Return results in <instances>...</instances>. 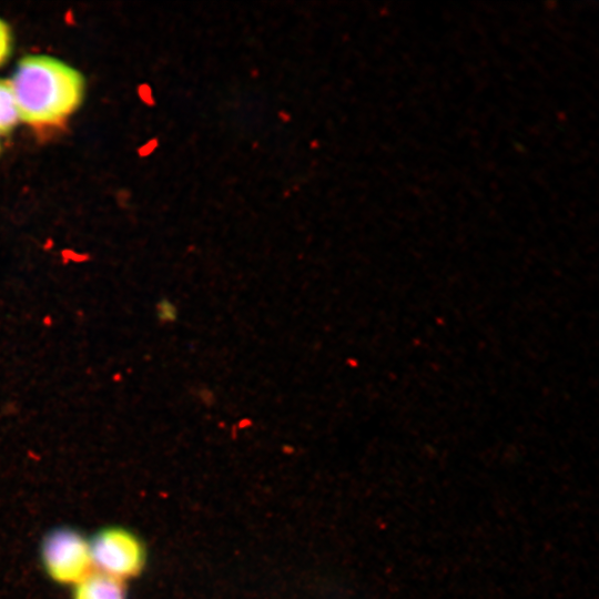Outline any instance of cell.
I'll return each mask as SVG.
<instances>
[{
  "label": "cell",
  "instance_id": "obj_3",
  "mask_svg": "<svg viewBox=\"0 0 599 599\" xmlns=\"http://www.w3.org/2000/svg\"><path fill=\"white\" fill-rule=\"evenodd\" d=\"M89 544L93 569L121 580L138 576L145 565L143 542L124 527H103Z\"/></svg>",
  "mask_w": 599,
  "mask_h": 599
},
{
  "label": "cell",
  "instance_id": "obj_8",
  "mask_svg": "<svg viewBox=\"0 0 599 599\" xmlns=\"http://www.w3.org/2000/svg\"><path fill=\"white\" fill-rule=\"evenodd\" d=\"M199 398L206 405H211L215 400L214 393L209 388L200 389Z\"/></svg>",
  "mask_w": 599,
  "mask_h": 599
},
{
  "label": "cell",
  "instance_id": "obj_2",
  "mask_svg": "<svg viewBox=\"0 0 599 599\" xmlns=\"http://www.w3.org/2000/svg\"><path fill=\"white\" fill-rule=\"evenodd\" d=\"M40 558L47 575L62 585L77 583L93 568L89 540L70 526L55 527L43 537Z\"/></svg>",
  "mask_w": 599,
  "mask_h": 599
},
{
  "label": "cell",
  "instance_id": "obj_7",
  "mask_svg": "<svg viewBox=\"0 0 599 599\" xmlns=\"http://www.w3.org/2000/svg\"><path fill=\"white\" fill-rule=\"evenodd\" d=\"M155 314L161 323L167 324L176 321L179 312L172 301L162 298L156 303Z\"/></svg>",
  "mask_w": 599,
  "mask_h": 599
},
{
  "label": "cell",
  "instance_id": "obj_9",
  "mask_svg": "<svg viewBox=\"0 0 599 599\" xmlns=\"http://www.w3.org/2000/svg\"><path fill=\"white\" fill-rule=\"evenodd\" d=\"M0 152H1V145H0Z\"/></svg>",
  "mask_w": 599,
  "mask_h": 599
},
{
  "label": "cell",
  "instance_id": "obj_4",
  "mask_svg": "<svg viewBox=\"0 0 599 599\" xmlns=\"http://www.w3.org/2000/svg\"><path fill=\"white\" fill-rule=\"evenodd\" d=\"M72 599H126L124 580L92 569L73 585Z\"/></svg>",
  "mask_w": 599,
  "mask_h": 599
},
{
  "label": "cell",
  "instance_id": "obj_5",
  "mask_svg": "<svg viewBox=\"0 0 599 599\" xmlns=\"http://www.w3.org/2000/svg\"><path fill=\"white\" fill-rule=\"evenodd\" d=\"M20 121L19 111L10 80L0 78V134L13 131Z\"/></svg>",
  "mask_w": 599,
  "mask_h": 599
},
{
  "label": "cell",
  "instance_id": "obj_6",
  "mask_svg": "<svg viewBox=\"0 0 599 599\" xmlns=\"http://www.w3.org/2000/svg\"><path fill=\"white\" fill-rule=\"evenodd\" d=\"M12 51V32L9 24L0 18V67L3 65Z\"/></svg>",
  "mask_w": 599,
  "mask_h": 599
},
{
  "label": "cell",
  "instance_id": "obj_1",
  "mask_svg": "<svg viewBox=\"0 0 599 599\" xmlns=\"http://www.w3.org/2000/svg\"><path fill=\"white\" fill-rule=\"evenodd\" d=\"M10 82L20 121L39 129L64 123L81 105L85 90L80 71L44 54L20 59Z\"/></svg>",
  "mask_w": 599,
  "mask_h": 599
}]
</instances>
